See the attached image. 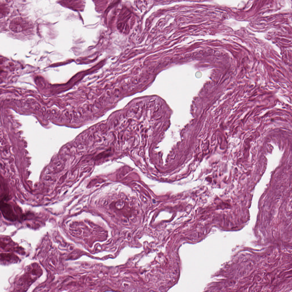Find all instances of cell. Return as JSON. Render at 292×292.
Returning <instances> with one entry per match:
<instances>
[{
    "label": "cell",
    "instance_id": "cell-1",
    "mask_svg": "<svg viewBox=\"0 0 292 292\" xmlns=\"http://www.w3.org/2000/svg\"><path fill=\"white\" fill-rule=\"evenodd\" d=\"M0 209L3 216L6 219L11 221L16 220V216L11 207L2 200L1 201Z\"/></svg>",
    "mask_w": 292,
    "mask_h": 292
}]
</instances>
